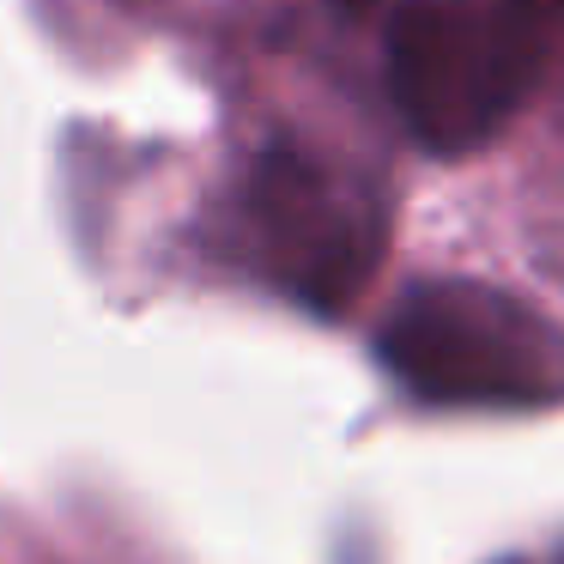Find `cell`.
<instances>
[{
	"instance_id": "obj_1",
	"label": "cell",
	"mask_w": 564,
	"mask_h": 564,
	"mask_svg": "<svg viewBox=\"0 0 564 564\" xmlns=\"http://www.w3.org/2000/svg\"><path fill=\"white\" fill-rule=\"evenodd\" d=\"M564 62V0H394L382 74L425 152H474Z\"/></svg>"
},
{
	"instance_id": "obj_2",
	"label": "cell",
	"mask_w": 564,
	"mask_h": 564,
	"mask_svg": "<svg viewBox=\"0 0 564 564\" xmlns=\"http://www.w3.org/2000/svg\"><path fill=\"white\" fill-rule=\"evenodd\" d=\"M377 358L413 401L534 413L564 401V328L486 280H419L377 328Z\"/></svg>"
},
{
	"instance_id": "obj_3",
	"label": "cell",
	"mask_w": 564,
	"mask_h": 564,
	"mask_svg": "<svg viewBox=\"0 0 564 564\" xmlns=\"http://www.w3.org/2000/svg\"><path fill=\"white\" fill-rule=\"evenodd\" d=\"M237 225L261 280L316 316H340L370 285L389 243L377 183L310 147L261 152L237 200Z\"/></svg>"
}]
</instances>
